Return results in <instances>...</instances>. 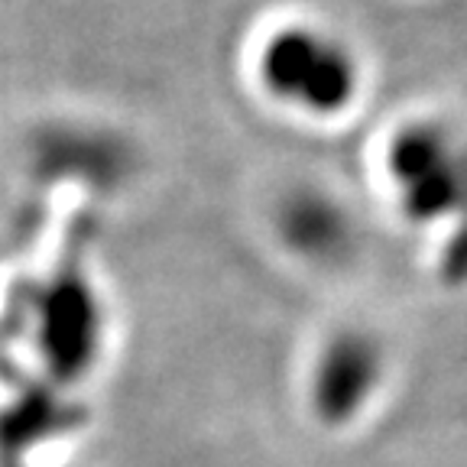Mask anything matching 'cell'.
<instances>
[{"label":"cell","mask_w":467,"mask_h":467,"mask_svg":"<svg viewBox=\"0 0 467 467\" xmlns=\"http://www.w3.org/2000/svg\"><path fill=\"white\" fill-rule=\"evenodd\" d=\"M373 169L393 218L435 247L448 276L467 273V117L441 108L400 117Z\"/></svg>","instance_id":"2"},{"label":"cell","mask_w":467,"mask_h":467,"mask_svg":"<svg viewBox=\"0 0 467 467\" xmlns=\"http://www.w3.org/2000/svg\"><path fill=\"white\" fill-rule=\"evenodd\" d=\"M263 224L289 263L315 276H344L367 250L360 212L315 175H292L266 198Z\"/></svg>","instance_id":"3"},{"label":"cell","mask_w":467,"mask_h":467,"mask_svg":"<svg viewBox=\"0 0 467 467\" xmlns=\"http://www.w3.org/2000/svg\"><path fill=\"white\" fill-rule=\"evenodd\" d=\"M244 88L266 114L306 130H335L370 95V56L341 23L315 10H273L237 52Z\"/></svg>","instance_id":"1"}]
</instances>
